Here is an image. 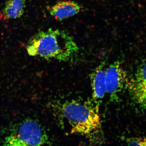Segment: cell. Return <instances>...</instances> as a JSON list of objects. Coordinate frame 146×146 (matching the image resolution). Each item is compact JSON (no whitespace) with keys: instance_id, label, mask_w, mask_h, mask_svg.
<instances>
[{"instance_id":"2","label":"cell","mask_w":146,"mask_h":146,"mask_svg":"<svg viewBox=\"0 0 146 146\" xmlns=\"http://www.w3.org/2000/svg\"><path fill=\"white\" fill-rule=\"evenodd\" d=\"M62 111L72 133L89 135L101 129L99 106L94 104L74 100L68 102L63 105Z\"/></svg>"},{"instance_id":"7","label":"cell","mask_w":146,"mask_h":146,"mask_svg":"<svg viewBox=\"0 0 146 146\" xmlns=\"http://www.w3.org/2000/svg\"><path fill=\"white\" fill-rule=\"evenodd\" d=\"M81 9V6L75 2L63 1L49 7V11L56 19L61 21L77 14Z\"/></svg>"},{"instance_id":"1","label":"cell","mask_w":146,"mask_h":146,"mask_svg":"<svg viewBox=\"0 0 146 146\" xmlns=\"http://www.w3.org/2000/svg\"><path fill=\"white\" fill-rule=\"evenodd\" d=\"M26 49L30 56L63 62L73 60L78 51L77 44L70 36L52 29L35 35L29 40Z\"/></svg>"},{"instance_id":"8","label":"cell","mask_w":146,"mask_h":146,"mask_svg":"<svg viewBox=\"0 0 146 146\" xmlns=\"http://www.w3.org/2000/svg\"><path fill=\"white\" fill-rule=\"evenodd\" d=\"M25 6V0H6L3 15L7 19L20 18L24 13Z\"/></svg>"},{"instance_id":"3","label":"cell","mask_w":146,"mask_h":146,"mask_svg":"<svg viewBox=\"0 0 146 146\" xmlns=\"http://www.w3.org/2000/svg\"><path fill=\"white\" fill-rule=\"evenodd\" d=\"M49 143L48 136L35 120H25L18 125L5 141L6 145L39 146Z\"/></svg>"},{"instance_id":"4","label":"cell","mask_w":146,"mask_h":146,"mask_svg":"<svg viewBox=\"0 0 146 146\" xmlns=\"http://www.w3.org/2000/svg\"><path fill=\"white\" fill-rule=\"evenodd\" d=\"M126 75L119 61L111 64L106 68L105 82L106 92L114 97L122 90L127 81Z\"/></svg>"},{"instance_id":"5","label":"cell","mask_w":146,"mask_h":146,"mask_svg":"<svg viewBox=\"0 0 146 146\" xmlns=\"http://www.w3.org/2000/svg\"><path fill=\"white\" fill-rule=\"evenodd\" d=\"M127 85L136 103L146 111V61L139 66L134 78Z\"/></svg>"},{"instance_id":"6","label":"cell","mask_w":146,"mask_h":146,"mask_svg":"<svg viewBox=\"0 0 146 146\" xmlns=\"http://www.w3.org/2000/svg\"><path fill=\"white\" fill-rule=\"evenodd\" d=\"M105 66V62H102L90 75L93 99L94 104L98 106L106 92Z\"/></svg>"},{"instance_id":"9","label":"cell","mask_w":146,"mask_h":146,"mask_svg":"<svg viewBox=\"0 0 146 146\" xmlns=\"http://www.w3.org/2000/svg\"><path fill=\"white\" fill-rule=\"evenodd\" d=\"M127 145L130 146H146V137H135L127 139Z\"/></svg>"}]
</instances>
